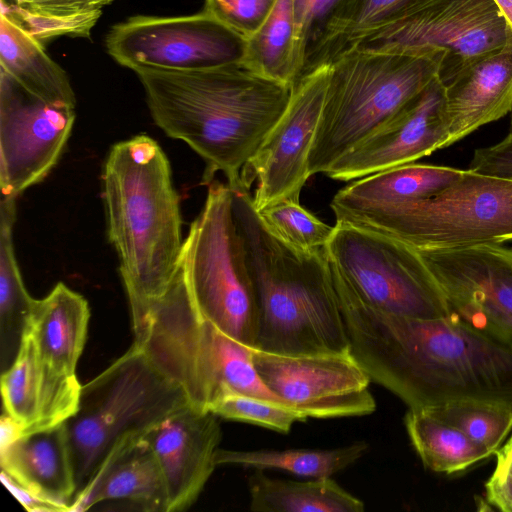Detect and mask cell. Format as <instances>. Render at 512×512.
Instances as JSON below:
<instances>
[{
	"mask_svg": "<svg viewBox=\"0 0 512 512\" xmlns=\"http://www.w3.org/2000/svg\"><path fill=\"white\" fill-rule=\"evenodd\" d=\"M331 267L351 354L409 408L478 402L512 410V341L455 315L419 319L374 309Z\"/></svg>",
	"mask_w": 512,
	"mask_h": 512,
	"instance_id": "cell-1",
	"label": "cell"
},
{
	"mask_svg": "<svg viewBox=\"0 0 512 512\" xmlns=\"http://www.w3.org/2000/svg\"><path fill=\"white\" fill-rule=\"evenodd\" d=\"M134 72L155 124L204 160L206 185L217 172L229 186L242 184L244 166L293 93V87L259 75L242 62L190 71L142 67Z\"/></svg>",
	"mask_w": 512,
	"mask_h": 512,
	"instance_id": "cell-2",
	"label": "cell"
},
{
	"mask_svg": "<svg viewBox=\"0 0 512 512\" xmlns=\"http://www.w3.org/2000/svg\"><path fill=\"white\" fill-rule=\"evenodd\" d=\"M230 188L257 299L253 348L282 355L351 353L326 249L293 250L266 228L248 188Z\"/></svg>",
	"mask_w": 512,
	"mask_h": 512,
	"instance_id": "cell-3",
	"label": "cell"
},
{
	"mask_svg": "<svg viewBox=\"0 0 512 512\" xmlns=\"http://www.w3.org/2000/svg\"><path fill=\"white\" fill-rule=\"evenodd\" d=\"M102 182L107 235L135 316L164 294L179 267V197L164 151L144 134L112 146Z\"/></svg>",
	"mask_w": 512,
	"mask_h": 512,
	"instance_id": "cell-4",
	"label": "cell"
},
{
	"mask_svg": "<svg viewBox=\"0 0 512 512\" xmlns=\"http://www.w3.org/2000/svg\"><path fill=\"white\" fill-rule=\"evenodd\" d=\"M134 344L200 411L239 392L287 405L262 381L248 347L195 312L181 264L163 295L131 317Z\"/></svg>",
	"mask_w": 512,
	"mask_h": 512,
	"instance_id": "cell-5",
	"label": "cell"
},
{
	"mask_svg": "<svg viewBox=\"0 0 512 512\" xmlns=\"http://www.w3.org/2000/svg\"><path fill=\"white\" fill-rule=\"evenodd\" d=\"M189 405L183 388L133 343L120 358L82 385L78 409L64 422L76 495L118 444L145 435Z\"/></svg>",
	"mask_w": 512,
	"mask_h": 512,
	"instance_id": "cell-6",
	"label": "cell"
},
{
	"mask_svg": "<svg viewBox=\"0 0 512 512\" xmlns=\"http://www.w3.org/2000/svg\"><path fill=\"white\" fill-rule=\"evenodd\" d=\"M438 56L350 49L329 65L309 174L325 173L338 159L396 114L439 76Z\"/></svg>",
	"mask_w": 512,
	"mask_h": 512,
	"instance_id": "cell-7",
	"label": "cell"
},
{
	"mask_svg": "<svg viewBox=\"0 0 512 512\" xmlns=\"http://www.w3.org/2000/svg\"><path fill=\"white\" fill-rule=\"evenodd\" d=\"M414 249L512 241V180L464 170L436 195L336 218Z\"/></svg>",
	"mask_w": 512,
	"mask_h": 512,
	"instance_id": "cell-8",
	"label": "cell"
},
{
	"mask_svg": "<svg viewBox=\"0 0 512 512\" xmlns=\"http://www.w3.org/2000/svg\"><path fill=\"white\" fill-rule=\"evenodd\" d=\"M204 207L190 225L180 264L191 304L202 319L253 348L257 299L236 227L232 190L213 180Z\"/></svg>",
	"mask_w": 512,
	"mask_h": 512,
	"instance_id": "cell-9",
	"label": "cell"
},
{
	"mask_svg": "<svg viewBox=\"0 0 512 512\" xmlns=\"http://www.w3.org/2000/svg\"><path fill=\"white\" fill-rule=\"evenodd\" d=\"M325 249L331 266L364 304L411 318L451 315L442 290L416 249L339 222Z\"/></svg>",
	"mask_w": 512,
	"mask_h": 512,
	"instance_id": "cell-10",
	"label": "cell"
},
{
	"mask_svg": "<svg viewBox=\"0 0 512 512\" xmlns=\"http://www.w3.org/2000/svg\"><path fill=\"white\" fill-rule=\"evenodd\" d=\"M509 29L494 0H426L351 49L438 56L442 59L439 78L446 85L503 46Z\"/></svg>",
	"mask_w": 512,
	"mask_h": 512,
	"instance_id": "cell-11",
	"label": "cell"
},
{
	"mask_svg": "<svg viewBox=\"0 0 512 512\" xmlns=\"http://www.w3.org/2000/svg\"><path fill=\"white\" fill-rule=\"evenodd\" d=\"M107 53L119 65L176 71L241 62L246 39L203 10L185 16L137 15L111 27Z\"/></svg>",
	"mask_w": 512,
	"mask_h": 512,
	"instance_id": "cell-12",
	"label": "cell"
},
{
	"mask_svg": "<svg viewBox=\"0 0 512 512\" xmlns=\"http://www.w3.org/2000/svg\"><path fill=\"white\" fill-rule=\"evenodd\" d=\"M87 300L59 282L34 300L23 331L30 337L41 376V419L37 431L65 422L78 409L76 367L88 331Z\"/></svg>",
	"mask_w": 512,
	"mask_h": 512,
	"instance_id": "cell-13",
	"label": "cell"
},
{
	"mask_svg": "<svg viewBox=\"0 0 512 512\" xmlns=\"http://www.w3.org/2000/svg\"><path fill=\"white\" fill-rule=\"evenodd\" d=\"M75 108L47 103L0 69L1 196L17 198L41 182L70 137Z\"/></svg>",
	"mask_w": 512,
	"mask_h": 512,
	"instance_id": "cell-14",
	"label": "cell"
},
{
	"mask_svg": "<svg viewBox=\"0 0 512 512\" xmlns=\"http://www.w3.org/2000/svg\"><path fill=\"white\" fill-rule=\"evenodd\" d=\"M264 384L312 418L364 416L376 409L370 377L351 354L282 355L252 348Z\"/></svg>",
	"mask_w": 512,
	"mask_h": 512,
	"instance_id": "cell-15",
	"label": "cell"
},
{
	"mask_svg": "<svg viewBox=\"0 0 512 512\" xmlns=\"http://www.w3.org/2000/svg\"><path fill=\"white\" fill-rule=\"evenodd\" d=\"M328 78V64L301 78L285 112L244 166L242 185L249 189L257 179L253 196L257 211L283 200L299 202L301 190L310 177L309 154Z\"/></svg>",
	"mask_w": 512,
	"mask_h": 512,
	"instance_id": "cell-16",
	"label": "cell"
},
{
	"mask_svg": "<svg viewBox=\"0 0 512 512\" xmlns=\"http://www.w3.org/2000/svg\"><path fill=\"white\" fill-rule=\"evenodd\" d=\"M416 250L452 315L512 341V247L485 243Z\"/></svg>",
	"mask_w": 512,
	"mask_h": 512,
	"instance_id": "cell-17",
	"label": "cell"
},
{
	"mask_svg": "<svg viewBox=\"0 0 512 512\" xmlns=\"http://www.w3.org/2000/svg\"><path fill=\"white\" fill-rule=\"evenodd\" d=\"M447 139L445 87L438 76L324 174L340 181L357 180L414 163L446 148Z\"/></svg>",
	"mask_w": 512,
	"mask_h": 512,
	"instance_id": "cell-18",
	"label": "cell"
},
{
	"mask_svg": "<svg viewBox=\"0 0 512 512\" xmlns=\"http://www.w3.org/2000/svg\"><path fill=\"white\" fill-rule=\"evenodd\" d=\"M217 417L189 405L145 434L163 475L167 512L193 505L217 466L222 436Z\"/></svg>",
	"mask_w": 512,
	"mask_h": 512,
	"instance_id": "cell-19",
	"label": "cell"
},
{
	"mask_svg": "<svg viewBox=\"0 0 512 512\" xmlns=\"http://www.w3.org/2000/svg\"><path fill=\"white\" fill-rule=\"evenodd\" d=\"M445 87L446 148L512 112V30L499 49L478 59Z\"/></svg>",
	"mask_w": 512,
	"mask_h": 512,
	"instance_id": "cell-20",
	"label": "cell"
},
{
	"mask_svg": "<svg viewBox=\"0 0 512 512\" xmlns=\"http://www.w3.org/2000/svg\"><path fill=\"white\" fill-rule=\"evenodd\" d=\"M107 500H128L145 511L167 512L163 475L145 435L126 439L110 452L75 496L70 512H83Z\"/></svg>",
	"mask_w": 512,
	"mask_h": 512,
	"instance_id": "cell-21",
	"label": "cell"
},
{
	"mask_svg": "<svg viewBox=\"0 0 512 512\" xmlns=\"http://www.w3.org/2000/svg\"><path fill=\"white\" fill-rule=\"evenodd\" d=\"M0 463L24 488L70 512L76 483L64 422L22 435L0 451Z\"/></svg>",
	"mask_w": 512,
	"mask_h": 512,
	"instance_id": "cell-22",
	"label": "cell"
},
{
	"mask_svg": "<svg viewBox=\"0 0 512 512\" xmlns=\"http://www.w3.org/2000/svg\"><path fill=\"white\" fill-rule=\"evenodd\" d=\"M463 172L430 164L410 163L394 167L347 185L335 194L330 206L337 218L348 213L424 200L453 184Z\"/></svg>",
	"mask_w": 512,
	"mask_h": 512,
	"instance_id": "cell-23",
	"label": "cell"
},
{
	"mask_svg": "<svg viewBox=\"0 0 512 512\" xmlns=\"http://www.w3.org/2000/svg\"><path fill=\"white\" fill-rule=\"evenodd\" d=\"M0 69L41 100L75 108L76 97L65 70L44 45L5 14L0 15Z\"/></svg>",
	"mask_w": 512,
	"mask_h": 512,
	"instance_id": "cell-24",
	"label": "cell"
},
{
	"mask_svg": "<svg viewBox=\"0 0 512 512\" xmlns=\"http://www.w3.org/2000/svg\"><path fill=\"white\" fill-rule=\"evenodd\" d=\"M255 512H362L364 503L331 477L309 481L270 478L261 469L248 477Z\"/></svg>",
	"mask_w": 512,
	"mask_h": 512,
	"instance_id": "cell-25",
	"label": "cell"
},
{
	"mask_svg": "<svg viewBox=\"0 0 512 512\" xmlns=\"http://www.w3.org/2000/svg\"><path fill=\"white\" fill-rule=\"evenodd\" d=\"M404 423L423 465L436 473H458L493 455L426 408H409Z\"/></svg>",
	"mask_w": 512,
	"mask_h": 512,
	"instance_id": "cell-26",
	"label": "cell"
},
{
	"mask_svg": "<svg viewBox=\"0 0 512 512\" xmlns=\"http://www.w3.org/2000/svg\"><path fill=\"white\" fill-rule=\"evenodd\" d=\"M252 71L295 87L299 82L292 0H277L260 28L246 39L241 61Z\"/></svg>",
	"mask_w": 512,
	"mask_h": 512,
	"instance_id": "cell-27",
	"label": "cell"
},
{
	"mask_svg": "<svg viewBox=\"0 0 512 512\" xmlns=\"http://www.w3.org/2000/svg\"><path fill=\"white\" fill-rule=\"evenodd\" d=\"M16 198L0 201V328L2 360L12 363L34 298L27 292L13 247Z\"/></svg>",
	"mask_w": 512,
	"mask_h": 512,
	"instance_id": "cell-28",
	"label": "cell"
},
{
	"mask_svg": "<svg viewBox=\"0 0 512 512\" xmlns=\"http://www.w3.org/2000/svg\"><path fill=\"white\" fill-rule=\"evenodd\" d=\"M368 450L365 441L335 449H287L236 451L218 449L216 465H238L256 469H279L295 475L323 478L347 468Z\"/></svg>",
	"mask_w": 512,
	"mask_h": 512,
	"instance_id": "cell-29",
	"label": "cell"
},
{
	"mask_svg": "<svg viewBox=\"0 0 512 512\" xmlns=\"http://www.w3.org/2000/svg\"><path fill=\"white\" fill-rule=\"evenodd\" d=\"M426 0H352L306 63L302 77L329 64L361 39L401 18Z\"/></svg>",
	"mask_w": 512,
	"mask_h": 512,
	"instance_id": "cell-30",
	"label": "cell"
},
{
	"mask_svg": "<svg viewBox=\"0 0 512 512\" xmlns=\"http://www.w3.org/2000/svg\"><path fill=\"white\" fill-rule=\"evenodd\" d=\"M4 413L14 418L23 434L37 431L41 419V376L32 341L22 332L19 346L8 369L1 375Z\"/></svg>",
	"mask_w": 512,
	"mask_h": 512,
	"instance_id": "cell-31",
	"label": "cell"
},
{
	"mask_svg": "<svg viewBox=\"0 0 512 512\" xmlns=\"http://www.w3.org/2000/svg\"><path fill=\"white\" fill-rule=\"evenodd\" d=\"M257 212L276 238L299 253L325 249L334 231L295 201H279Z\"/></svg>",
	"mask_w": 512,
	"mask_h": 512,
	"instance_id": "cell-32",
	"label": "cell"
},
{
	"mask_svg": "<svg viewBox=\"0 0 512 512\" xmlns=\"http://www.w3.org/2000/svg\"><path fill=\"white\" fill-rule=\"evenodd\" d=\"M423 408L462 431L493 455L512 431V410L506 407L478 402H457Z\"/></svg>",
	"mask_w": 512,
	"mask_h": 512,
	"instance_id": "cell-33",
	"label": "cell"
},
{
	"mask_svg": "<svg viewBox=\"0 0 512 512\" xmlns=\"http://www.w3.org/2000/svg\"><path fill=\"white\" fill-rule=\"evenodd\" d=\"M218 417L265 427L288 433L295 422L307 416L292 407L255 396L230 392L217 400L209 409Z\"/></svg>",
	"mask_w": 512,
	"mask_h": 512,
	"instance_id": "cell-34",
	"label": "cell"
},
{
	"mask_svg": "<svg viewBox=\"0 0 512 512\" xmlns=\"http://www.w3.org/2000/svg\"><path fill=\"white\" fill-rule=\"evenodd\" d=\"M1 13L29 35L45 45L60 36L90 38L102 10L79 13H49L26 10L16 4L1 2Z\"/></svg>",
	"mask_w": 512,
	"mask_h": 512,
	"instance_id": "cell-35",
	"label": "cell"
},
{
	"mask_svg": "<svg viewBox=\"0 0 512 512\" xmlns=\"http://www.w3.org/2000/svg\"><path fill=\"white\" fill-rule=\"evenodd\" d=\"M352 0H292L299 81L308 60Z\"/></svg>",
	"mask_w": 512,
	"mask_h": 512,
	"instance_id": "cell-36",
	"label": "cell"
},
{
	"mask_svg": "<svg viewBox=\"0 0 512 512\" xmlns=\"http://www.w3.org/2000/svg\"><path fill=\"white\" fill-rule=\"evenodd\" d=\"M277 0H205L203 11L245 39L269 16Z\"/></svg>",
	"mask_w": 512,
	"mask_h": 512,
	"instance_id": "cell-37",
	"label": "cell"
},
{
	"mask_svg": "<svg viewBox=\"0 0 512 512\" xmlns=\"http://www.w3.org/2000/svg\"><path fill=\"white\" fill-rule=\"evenodd\" d=\"M494 455V470L484 483L485 501L494 509L512 512V432Z\"/></svg>",
	"mask_w": 512,
	"mask_h": 512,
	"instance_id": "cell-38",
	"label": "cell"
},
{
	"mask_svg": "<svg viewBox=\"0 0 512 512\" xmlns=\"http://www.w3.org/2000/svg\"><path fill=\"white\" fill-rule=\"evenodd\" d=\"M468 169L512 180V136L506 135L495 144L477 148Z\"/></svg>",
	"mask_w": 512,
	"mask_h": 512,
	"instance_id": "cell-39",
	"label": "cell"
},
{
	"mask_svg": "<svg viewBox=\"0 0 512 512\" xmlns=\"http://www.w3.org/2000/svg\"><path fill=\"white\" fill-rule=\"evenodd\" d=\"M114 0H24L16 4L26 10L49 13H79L101 10Z\"/></svg>",
	"mask_w": 512,
	"mask_h": 512,
	"instance_id": "cell-40",
	"label": "cell"
},
{
	"mask_svg": "<svg viewBox=\"0 0 512 512\" xmlns=\"http://www.w3.org/2000/svg\"><path fill=\"white\" fill-rule=\"evenodd\" d=\"M0 478L5 487L29 512H63L61 508L48 502L16 482L5 471L1 470Z\"/></svg>",
	"mask_w": 512,
	"mask_h": 512,
	"instance_id": "cell-41",
	"label": "cell"
},
{
	"mask_svg": "<svg viewBox=\"0 0 512 512\" xmlns=\"http://www.w3.org/2000/svg\"><path fill=\"white\" fill-rule=\"evenodd\" d=\"M23 434L22 426L11 416L3 413L0 419V451L4 450Z\"/></svg>",
	"mask_w": 512,
	"mask_h": 512,
	"instance_id": "cell-42",
	"label": "cell"
},
{
	"mask_svg": "<svg viewBox=\"0 0 512 512\" xmlns=\"http://www.w3.org/2000/svg\"><path fill=\"white\" fill-rule=\"evenodd\" d=\"M494 2L512 30V0H494Z\"/></svg>",
	"mask_w": 512,
	"mask_h": 512,
	"instance_id": "cell-43",
	"label": "cell"
},
{
	"mask_svg": "<svg viewBox=\"0 0 512 512\" xmlns=\"http://www.w3.org/2000/svg\"><path fill=\"white\" fill-rule=\"evenodd\" d=\"M22 1H24V0H1V2H4V3H11V4H19V3H21Z\"/></svg>",
	"mask_w": 512,
	"mask_h": 512,
	"instance_id": "cell-44",
	"label": "cell"
},
{
	"mask_svg": "<svg viewBox=\"0 0 512 512\" xmlns=\"http://www.w3.org/2000/svg\"><path fill=\"white\" fill-rule=\"evenodd\" d=\"M507 135L512 136V112L510 113V122H509V129H508Z\"/></svg>",
	"mask_w": 512,
	"mask_h": 512,
	"instance_id": "cell-45",
	"label": "cell"
}]
</instances>
